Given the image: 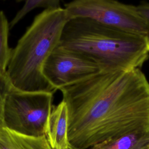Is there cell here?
Here are the masks:
<instances>
[{
  "instance_id": "7c38bea8",
  "label": "cell",
  "mask_w": 149,
  "mask_h": 149,
  "mask_svg": "<svg viewBox=\"0 0 149 149\" xmlns=\"http://www.w3.org/2000/svg\"><path fill=\"white\" fill-rule=\"evenodd\" d=\"M11 88L12 86L6 74H0V126H3V113L5 101Z\"/></svg>"
},
{
  "instance_id": "30bf717a",
  "label": "cell",
  "mask_w": 149,
  "mask_h": 149,
  "mask_svg": "<svg viewBox=\"0 0 149 149\" xmlns=\"http://www.w3.org/2000/svg\"><path fill=\"white\" fill-rule=\"evenodd\" d=\"M9 23L5 13L0 10V74H5L10 55L8 44Z\"/></svg>"
},
{
  "instance_id": "3957f363",
  "label": "cell",
  "mask_w": 149,
  "mask_h": 149,
  "mask_svg": "<svg viewBox=\"0 0 149 149\" xmlns=\"http://www.w3.org/2000/svg\"><path fill=\"white\" fill-rule=\"evenodd\" d=\"M65 8L44 9L11 49L6 76L13 88L27 92L56 90L45 78L43 66L57 47L69 20Z\"/></svg>"
},
{
  "instance_id": "5b68a950",
  "label": "cell",
  "mask_w": 149,
  "mask_h": 149,
  "mask_svg": "<svg viewBox=\"0 0 149 149\" xmlns=\"http://www.w3.org/2000/svg\"><path fill=\"white\" fill-rule=\"evenodd\" d=\"M69 19L87 18L129 33L147 37V26L136 6L117 0H72L65 5Z\"/></svg>"
},
{
  "instance_id": "8fae6325",
  "label": "cell",
  "mask_w": 149,
  "mask_h": 149,
  "mask_svg": "<svg viewBox=\"0 0 149 149\" xmlns=\"http://www.w3.org/2000/svg\"><path fill=\"white\" fill-rule=\"evenodd\" d=\"M16 1L17 2H23L24 4L9 23L10 28L14 27L27 13L36 8H43L48 9L61 7V0H16Z\"/></svg>"
},
{
  "instance_id": "6da1fadb",
  "label": "cell",
  "mask_w": 149,
  "mask_h": 149,
  "mask_svg": "<svg viewBox=\"0 0 149 149\" xmlns=\"http://www.w3.org/2000/svg\"><path fill=\"white\" fill-rule=\"evenodd\" d=\"M68 139L78 149L149 132V81L140 69L99 72L59 90Z\"/></svg>"
},
{
  "instance_id": "7a4b0ae2",
  "label": "cell",
  "mask_w": 149,
  "mask_h": 149,
  "mask_svg": "<svg viewBox=\"0 0 149 149\" xmlns=\"http://www.w3.org/2000/svg\"><path fill=\"white\" fill-rule=\"evenodd\" d=\"M57 47L83 56L100 72L140 69L149 58L147 37L83 17L67 21Z\"/></svg>"
},
{
  "instance_id": "5bb4252c",
  "label": "cell",
  "mask_w": 149,
  "mask_h": 149,
  "mask_svg": "<svg viewBox=\"0 0 149 149\" xmlns=\"http://www.w3.org/2000/svg\"><path fill=\"white\" fill-rule=\"evenodd\" d=\"M68 149H78V148H75V147H74L72 146L70 144V145L69 146V147H68Z\"/></svg>"
},
{
  "instance_id": "4fadbf2b",
  "label": "cell",
  "mask_w": 149,
  "mask_h": 149,
  "mask_svg": "<svg viewBox=\"0 0 149 149\" xmlns=\"http://www.w3.org/2000/svg\"><path fill=\"white\" fill-rule=\"evenodd\" d=\"M136 8L137 12L144 19L147 26L148 31L147 38L149 40V2L142 1L138 5L136 6Z\"/></svg>"
},
{
  "instance_id": "277c9868",
  "label": "cell",
  "mask_w": 149,
  "mask_h": 149,
  "mask_svg": "<svg viewBox=\"0 0 149 149\" xmlns=\"http://www.w3.org/2000/svg\"><path fill=\"white\" fill-rule=\"evenodd\" d=\"M53 93L27 92L12 87L5 99L3 126L31 136L45 135L52 111Z\"/></svg>"
},
{
  "instance_id": "52a82bcc",
  "label": "cell",
  "mask_w": 149,
  "mask_h": 149,
  "mask_svg": "<svg viewBox=\"0 0 149 149\" xmlns=\"http://www.w3.org/2000/svg\"><path fill=\"white\" fill-rule=\"evenodd\" d=\"M45 136L52 149H68L70 145L68 110L64 101L53 106L46 124Z\"/></svg>"
},
{
  "instance_id": "ba28073f",
  "label": "cell",
  "mask_w": 149,
  "mask_h": 149,
  "mask_svg": "<svg viewBox=\"0 0 149 149\" xmlns=\"http://www.w3.org/2000/svg\"><path fill=\"white\" fill-rule=\"evenodd\" d=\"M0 149H52L45 135L31 136L0 126Z\"/></svg>"
},
{
  "instance_id": "8992f818",
  "label": "cell",
  "mask_w": 149,
  "mask_h": 149,
  "mask_svg": "<svg viewBox=\"0 0 149 149\" xmlns=\"http://www.w3.org/2000/svg\"><path fill=\"white\" fill-rule=\"evenodd\" d=\"M100 72L96 64L76 52L56 47L45 62L42 73L56 91Z\"/></svg>"
},
{
  "instance_id": "9a60e30c",
  "label": "cell",
  "mask_w": 149,
  "mask_h": 149,
  "mask_svg": "<svg viewBox=\"0 0 149 149\" xmlns=\"http://www.w3.org/2000/svg\"><path fill=\"white\" fill-rule=\"evenodd\" d=\"M144 149H149V144H148L144 148Z\"/></svg>"
},
{
  "instance_id": "9c48e42d",
  "label": "cell",
  "mask_w": 149,
  "mask_h": 149,
  "mask_svg": "<svg viewBox=\"0 0 149 149\" xmlns=\"http://www.w3.org/2000/svg\"><path fill=\"white\" fill-rule=\"evenodd\" d=\"M149 144V132L132 133L90 149H144Z\"/></svg>"
}]
</instances>
